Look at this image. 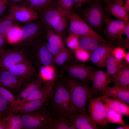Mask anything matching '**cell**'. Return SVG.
<instances>
[{
  "mask_svg": "<svg viewBox=\"0 0 129 129\" xmlns=\"http://www.w3.org/2000/svg\"><path fill=\"white\" fill-rule=\"evenodd\" d=\"M126 63L125 61L118 60L113 56L112 53L108 55L107 58L106 67V73L109 76L114 75Z\"/></svg>",
  "mask_w": 129,
  "mask_h": 129,
  "instance_id": "obj_32",
  "label": "cell"
},
{
  "mask_svg": "<svg viewBox=\"0 0 129 129\" xmlns=\"http://www.w3.org/2000/svg\"><path fill=\"white\" fill-rule=\"evenodd\" d=\"M13 21L9 15L0 19V34L6 35L14 25Z\"/></svg>",
  "mask_w": 129,
  "mask_h": 129,
  "instance_id": "obj_36",
  "label": "cell"
},
{
  "mask_svg": "<svg viewBox=\"0 0 129 129\" xmlns=\"http://www.w3.org/2000/svg\"><path fill=\"white\" fill-rule=\"evenodd\" d=\"M8 0H0V16L3 15L7 8Z\"/></svg>",
  "mask_w": 129,
  "mask_h": 129,
  "instance_id": "obj_47",
  "label": "cell"
},
{
  "mask_svg": "<svg viewBox=\"0 0 129 129\" xmlns=\"http://www.w3.org/2000/svg\"><path fill=\"white\" fill-rule=\"evenodd\" d=\"M67 89L71 101L79 113L89 115L86 110L87 102L93 93L89 84L74 79L69 75L61 80Z\"/></svg>",
  "mask_w": 129,
  "mask_h": 129,
  "instance_id": "obj_1",
  "label": "cell"
},
{
  "mask_svg": "<svg viewBox=\"0 0 129 129\" xmlns=\"http://www.w3.org/2000/svg\"><path fill=\"white\" fill-rule=\"evenodd\" d=\"M6 41V35L0 34V49H3Z\"/></svg>",
  "mask_w": 129,
  "mask_h": 129,
  "instance_id": "obj_48",
  "label": "cell"
},
{
  "mask_svg": "<svg viewBox=\"0 0 129 129\" xmlns=\"http://www.w3.org/2000/svg\"><path fill=\"white\" fill-rule=\"evenodd\" d=\"M126 22L118 19L112 20L108 16L105 18L104 20V24L105 25L104 32L109 42L112 43L123 38Z\"/></svg>",
  "mask_w": 129,
  "mask_h": 129,
  "instance_id": "obj_13",
  "label": "cell"
},
{
  "mask_svg": "<svg viewBox=\"0 0 129 129\" xmlns=\"http://www.w3.org/2000/svg\"><path fill=\"white\" fill-rule=\"evenodd\" d=\"M91 54L88 51L79 48L74 51L75 59L83 63L90 60Z\"/></svg>",
  "mask_w": 129,
  "mask_h": 129,
  "instance_id": "obj_39",
  "label": "cell"
},
{
  "mask_svg": "<svg viewBox=\"0 0 129 129\" xmlns=\"http://www.w3.org/2000/svg\"><path fill=\"white\" fill-rule=\"evenodd\" d=\"M52 92L42 99L27 101L10 108L9 111L16 114L28 113L34 112L47 105L51 97Z\"/></svg>",
  "mask_w": 129,
  "mask_h": 129,
  "instance_id": "obj_16",
  "label": "cell"
},
{
  "mask_svg": "<svg viewBox=\"0 0 129 129\" xmlns=\"http://www.w3.org/2000/svg\"><path fill=\"white\" fill-rule=\"evenodd\" d=\"M106 106L107 110V118L108 123L122 125L126 124L123 119L122 115L114 111L107 106Z\"/></svg>",
  "mask_w": 129,
  "mask_h": 129,
  "instance_id": "obj_35",
  "label": "cell"
},
{
  "mask_svg": "<svg viewBox=\"0 0 129 129\" xmlns=\"http://www.w3.org/2000/svg\"><path fill=\"white\" fill-rule=\"evenodd\" d=\"M8 15L13 20L25 24L35 21L39 18L37 13L25 5H19L9 0L7 8Z\"/></svg>",
  "mask_w": 129,
  "mask_h": 129,
  "instance_id": "obj_8",
  "label": "cell"
},
{
  "mask_svg": "<svg viewBox=\"0 0 129 129\" xmlns=\"http://www.w3.org/2000/svg\"><path fill=\"white\" fill-rule=\"evenodd\" d=\"M104 44L105 43L94 38L87 36H82L79 37L78 47L91 54L96 49Z\"/></svg>",
  "mask_w": 129,
  "mask_h": 129,
  "instance_id": "obj_27",
  "label": "cell"
},
{
  "mask_svg": "<svg viewBox=\"0 0 129 129\" xmlns=\"http://www.w3.org/2000/svg\"><path fill=\"white\" fill-rule=\"evenodd\" d=\"M69 18V16L66 13H64L60 16L52 27L54 32L63 40L66 36Z\"/></svg>",
  "mask_w": 129,
  "mask_h": 129,
  "instance_id": "obj_29",
  "label": "cell"
},
{
  "mask_svg": "<svg viewBox=\"0 0 129 129\" xmlns=\"http://www.w3.org/2000/svg\"><path fill=\"white\" fill-rule=\"evenodd\" d=\"M90 81L93 82L91 87L94 94L100 93L104 87L111 82L109 76L106 72L102 70L94 71L91 75Z\"/></svg>",
  "mask_w": 129,
  "mask_h": 129,
  "instance_id": "obj_19",
  "label": "cell"
},
{
  "mask_svg": "<svg viewBox=\"0 0 129 129\" xmlns=\"http://www.w3.org/2000/svg\"><path fill=\"white\" fill-rule=\"evenodd\" d=\"M46 27L39 18L37 20L25 24L22 27L20 45L28 46L44 38Z\"/></svg>",
  "mask_w": 129,
  "mask_h": 129,
  "instance_id": "obj_7",
  "label": "cell"
},
{
  "mask_svg": "<svg viewBox=\"0 0 129 129\" xmlns=\"http://www.w3.org/2000/svg\"><path fill=\"white\" fill-rule=\"evenodd\" d=\"M115 129H129V125L126 124L122 125L116 128Z\"/></svg>",
  "mask_w": 129,
  "mask_h": 129,
  "instance_id": "obj_53",
  "label": "cell"
},
{
  "mask_svg": "<svg viewBox=\"0 0 129 129\" xmlns=\"http://www.w3.org/2000/svg\"><path fill=\"white\" fill-rule=\"evenodd\" d=\"M36 12L46 27L52 28L60 16L66 13L58 5L56 0Z\"/></svg>",
  "mask_w": 129,
  "mask_h": 129,
  "instance_id": "obj_10",
  "label": "cell"
},
{
  "mask_svg": "<svg viewBox=\"0 0 129 129\" xmlns=\"http://www.w3.org/2000/svg\"><path fill=\"white\" fill-rule=\"evenodd\" d=\"M100 93L102 96L116 99L129 104V89L117 86L104 87Z\"/></svg>",
  "mask_w": 129,
  "mask_h": 129,
  "instance_id": "obj_20",
  "label": "cell"
},
{
  "mask_svg": "<svg viewBox=\"0 0 129 129\" xmlns=\"http://www.w3.org/2000/svg\"><path fill=\"white\" fill-rule=\"evenodd\" d=\"M45 39V45L47 50L53 57L59 51V48L53 43Z\"/></svg>",
  "mask_w": 129,
  "mask_h": 129,
  "instance_id": "obj_45",
  "label": "cell"
},
{
  "mask_svg": "<svg viewBox=\"0 0 129 129\" xmlns=\"http://www.w3.org/2000/svg\"><path fill=\"white\" fill-rule=\"evenodd\" d=\"M62 69L72 78L88 84L91 82L90 78L91 74L95 70L92 66L80 63L64 65Z\"/></svg>",
  "mask_w": 129,
  "mask_h": 129,
  "instance_id": "obj_12",
  "label": "cell"
},
{
  "mask_svg": "<svg viewBox=\"0 0 129 129\" xmlns=\"http://www.w3.org/2000/svg\"><path fill=\"white\" fill-rule=\"evenodd\" d=\"M28 83L7 70H0V84L14 95L17 96Z\"/></svg>",
  "mask_w": 129,
  "mask_h": 129,
  "instance_id": "obj_11",
  "label": "cell"
},
{
  "mask_svg": "<svg viewBox=\"0 0 129 129\" xmlns=\"http://www.w3.org/2000/svg\"><path fill=\"white\" fill-rule=\"evenodd\" d=\"M17 3H19L20 5H26L27 0H8Z\"/></svg>",
  "mask_w": 129,
  "mask_h": 129,
  "instance_id": "obj_50",
  "label": "cell"
},
{
  "mask_svg": "<svg viewBox=\"0 0 129 129\" xmlns=\"http://www.w3.org/2000/svg\"><path fill=\"white\" fill-rule=\"evenodd\" d=\"M114 48L112 44H103L91 54L90 60L94 65L100 68L106 67L108 57Z\"/></svg>",
  "mask_w": 129,
  "mask_h": 129,
  "instance_id": "obj_17",
  "label": "cell"
},
{
  "mask_svg": "<svg viewBox=\"0 0 129 129\" xmlns=\"http://www.w3.org/2000/svg\"><path fill=\"white\" fill-rule=\"evenodd\" d=\"M47 106L32 112L17 113L20 118L22 129H48L54 116Z\"/></svg>",
  "mask_w": 129,
  "mask_h": 129,
  "instance_id": "obj_4",
  "label": "cell"
},
{
  "mask_svg": "<svg viewBox=\"0 0 129 129\" xmlns=\"http://www.w3.org/2000/svg\"><path fill=\"white\" fill-rule=\"evenodd\" d=\"M79 37L72 34H69L64 40L67 48L71 51H74L79 48Z\"/></svg>",
  "mask_w": 129,
  "mask_h": 129,
  "instance_id": "obj_37",
  "label": "cell"
},
{
  "mask_svg": "<svg viewBox=\"0 0 129 129\" xmlns=\"http://www.w3.org/2000/svg\"><path fill=\"white\" fill-rule=\"evenodd\" d=\"M28 59L23 47L0 49V70H7L10 67Z\"/></svg>",
  "mask_w": 129,
  "mask_h": 129,
  "instance_id": "obj_9",
  "label": "cell"
},
{
  "mask_svg": "<svg viewBox=\"0 0 129 129\" xmlns=\"http://www.w3.org/2000/svg\"><path fill=\"white\" fill-rule=\"evenodd\" d=\"M71 51L66 47L60 50L53 57V64L55 66H62L70 59H75L74 56L72 55Z\"/></svg>",
  "mask_w": 129,
  "mask_h": 129,
  "instance_id": "obj_31",
  "label": "cell"
},
{
  "mask_svg": "<svg viewBox=\"0 0 129 129\" xmlns=\"http://www.w3.org/2000/svg\"><path fill=\"white\" fill-rule=\"evenodd\" d=\"M113 45L116 47H119L125 48L129 51V37H126V38L123 37L121 39L117 40L113 43Z\"/></svg>",
  "mask_w": 129,
  "mask_h": 129,
  "instance_id": "obj_46",
  "label": "cell"
},
{
  "mask_svg": "<svg viewBox=\"0 0 129 129\" xmlns=\"http://www.w3.org/2000/svg\"><path fill=\"white\" fill-rule=\"evenodd\" d=\"M111 82L114 86L129 89V66L126 63L112 76Z\"/></svg>",
  "mask_w": 129,
  "mask_h": 129,
  "instance_id": "obj_25",
  "label": "cell"
},
{
  "mask_svg": "<svg viewBox=\"0 0 129 129\" xmlns=\"http://www.w3.org/2000/svg\"><path fill=\"white\" fill-rule=\"evenodd\" d=\"M44 38L39 39L28 45L31 47V59L29 60L37 71L42 66L53 64V57L46 47Z\"/></svg>",
  "mask_w": 129,
  "mask_h": 129,
  "instance_id": "obj_6",
  "label": "cell"
},
{
  "mask_svg": "<svg viewBox=\"0 0 129 129\" xmlns=\"http://www.w3.org/2000/svg\"><path fill=\"white\" fill-rule=\"evenodd\" d=\"M48 129H76L68 118L59 116L54 117Z\"/></svg>",
  "mask_w": 129,
  "mask_h": 129,
  "instance_id": "obj_30",
  "label": "cell"
},
{
  "mask_svg": "<svg viewBox=\"0 0 129 129\" xmlns=\"http://www.w3.org/2000/svg\"><path fill=\"white\" fill-rule=\"evenodd\" d=\"M67 33L75 35L79 37H90L95 38L104 43L111 44L109 41L100 36L92 29L73 9L69 16Z\"/></svg>",
  "mask_w": 129,
  "mask_h": 129,
  "instance_id": "obj_5",
  "label": "cell"
},
{
  "mask_svg": "<svg viewBox=\"0 0 129 129\" xmlns=\"http://www.w3.org/2000/svg\"><path fill=\"white\" fill-rule=\"evenodd\" d=\"M102 2L104 3L106 6H108L113 3L115 0H100Z\"/></svg>",
  "mask_w": 129,
  "mask_h": 129,
  "instance_id": "obj_51",
  "label": "cell"
},
{
  "mask_svg": "<svg viewBox=\"0 0 129 129\" xmlns=\"http://www.w3.org/2000/svg\"><path fill=\"white\" fill-rule=\"evenodd\" d=\"M21 30L19 26L14 25L6 35L7 42L11 44L20 45Z\"/></svg>",
  "mask_w": 129,
  "mask_h": 129,
  "instance_id": "obj_33",
  "label": "cell"
},
{
  "mask_svg": "<svg viewBox=\"0 0 129 129\" xmlns=\"http://www.w3.org/2000/svg\"><path fill=\"white\" fill-rule=\"evenodd\" d=\"M44 38L46 40L56 45L60 50L66 47L63 39L54 32L52 28L46 27Z\"/></svg>",
  "mask_w": 129,
  "mask_h": 129,
  "instance_id": "obj_34",
  "label": "cell"
},
{
  "mask_svg": "<svg viewBox=\"0 0 129 129\" xmlns=\"http://www.w3.org/2000/svg\"><path fill=\"white\" fill-rule=\"evenodd\" d=\"M56 81L49 84H43L35 90L23 103L39 100L48 95L52 92Z\"/></svg>",
  "mask_w": 129,
  "mask_h": 129,
  "instance_id": "obj_26",
  "label": "cell"
},
{
  "mask_svg": "<svg viewBox=\"0 0 129 129\" xmlns=\"http://www.w3.org/2000/svg\"><path fill=\"white\" fill-rule=\"evenodd\" d=\"M49 102L50 109L54 116L68 117L74 113H79L72 103L68 91L61 80L56 82Z\"/></svg>",
  "mask_w": 129,
  "mask_h": 129,
  "instance_id": "obj_2",
  "label": "cell"
},
{
  "mask_svg": "<svg viewBox=\"0 0 129 129\" xmlns=\"http://www.w3.org/2000/svg\"><path fill=\"white\" fill-rule=\"evenodd\" d=\"M37 73V78L43 84H49L56 81L62 74V73H57L55 67L53 64L41 67Z\"/></svg>",
  "mask_w": 129,
  "mask_h": 129,
  "instance_id": "obj_21",
  "label": "cell"
},
{
  "mask_svg": "<svg viewBox=\"0 0 129 129\" xmlns=\"http://www.w3.org/2000/svg\"><path fill=\"white\" fill-rule=\"evenodd\" d=\"M68 118L76 129H97V124L89 115L75 113L69 116Z\"/></svg>",
  "mask_w": 129,
  "mask_h": 129,
  "instance_id": "obj_18",
  "label": "cell"
},
{
  "mask_svg": "<svg viewBox=\"0 0 129 129\" xmlns=\"http://www.w3.org/2000/svg\"><path fill=\"white\" fill-rule=\"evenodd\" d=\"M0 94L11 104L15 100L14 95L10 91L0 84Z\"/></svg>",
  "mask_w": 129,
  "mask_h": 129,
  "instance_id": "obj_42",
  "label": "cell"
},
{
  "mask_svg": "<svg viewBox=\"0 0 129 129\" xmlns=\"http://www.w3.org/2000/svg\"><path fill=\"white\" fill-rule=\"evenodd\" d=\"M58 5L69 16L73 9L71 0H56Z\"/></svg>",
  "mask_w": 129,
  "mask_h": 129,
  "instance_id": "obj_40",
  "label": "cell"
},
{
  "mask_svg": "<svg viewBox=\"0 0 129 129\" xmlns=\"http://www.w3.org/2000/svg\"><path fill=\"white\" fill-rule=\"evenodd\" d=\"M102 2L100 0H93L77 13L94 30H101L104 19L108 16Z\"/></svg>",
  "mask_w": 129,
  "mask_h": 129,
  "instance_id": "obj_3",
  "label": "cell"
},
{
  "mask_svg": "<svg viewBox=\"0 0 129 129\" xmlns=\"http://www.w3.org/2000/svg\"><path fill=\"white\" fill-rule=\"evenodd\" d=\"M3 117L0 115V129H4L2 120Z\"/></svg>",
  "mask_w": 129,
  "mask_h": 129,
  "instance_id": "obj_54",
  "label": "cell"
},
{
  "mask_svg": "<svg viewBox=\"0 0 129 129\" xmlns=\"http://www.w3.org/2000/svg\"><path fill=\"white\" fill-rule=\"evenodd\" d=\"M73 4V10L76 13L82 8L85 4H88L93 0H71Z\"/></svg>",
  "mask_w": 129,
  "mask_h": 129,
  "instance_id": "obj_44",
  "label": "cell"
},
{
  "mask_svg": "<svg viewBox=\"0 0 129 129\" xmlns=\"http://www.w3.org/2000/svg\"><path fill=\"white\" fill-rule=\"evenodd\" d=\"M124 2V0H115L111 4L104 8L117 19L125 22H129L128 13L123 8Z\"/></svg>",
  "mask_w": 129,
  "mask_h": 129,
  "instance_id": "obj_24",
  "label": "cell"
},
{
  "mask_svg": "<svg viewBox=\"0 0 129 129\" xmlns=\"http://www.w3.org/2000/svg\"><path fill=\"white\" fill-rule=\"evenodd\" d=\"M4 129H21L22 125L19 115L8 111L2 118Z\"/></svg>",
  "mask_w": 129,
  "mask_h": 129,
  "instance_id": "obj_28",
  "label": "cell"
},
{
  "mask_svg": "<svg viewBox=\"0 0 129 129\" xmlns=\"http://www.w3.org/2000/svg\"><path fill=\"white\" fill-rule=\"evenodd\" d=\"M43 84L37 78L29 83L18 94L15 101L11 104L10 108L22 103L35 90Z\"/></svg>",
  "mask_w": 129,
  "mask_h": 129,
  "instance_id": "obj_22",
  "label": "cell"
},
{
  "mask_svg": "<svg viewBox=\"0 0 129 129\" xmlns=\"http://www.w3.org/2000/svg\"><path fill=\"white\" fill-rule=\"evenodd\" d=\"M10 103L0 94V115L4 116L9 111Z\"/></svg>",
  "mask_w": 129,
  "mask_h": 129,
  "instance_id": "obj_41",
  "label": "cell"
},
{
  "mask_svg": "<svg viewBox=\"0 0 129 129\" xmlns=\"http://www.w3.org/2000/svg\"><path fill=\"white\" fill-rule=\"evenodd\" d=\"M126 53L123 48L119 47H114L112 51V54L117 59L123 61L124 59Z\"/></svg>",
  "mask_w": 129,
  "mask_h": 129,
  "instance_id": "obj_43",
  "label": "cell"
},
{
  "mask_svg": "<svg viewBox=\"0 0 129 129\" xmlns=\"http://www.w3.org/2000/svg\"><path fill=\"white\" fill-rule=\"evenodd\" d=\"M124 1L123 8L128 13L129 12V0H124Z\"/></svg>",
  "mask_w": 129,
  "mask_h": 129,
  "instance_id": "obj_49",
  "label": "cell"
},
{
  "mask_svg": "<svg viewBox=\"0 0 129 129\" xmlns=\"http://www.w3.org/2000/svg\"><path fill=\"white\" fill-rule=\"evenodd\" d=\"M97 97L98 100L104 103L107 107L114 111L122 115L129 116V106L125 102L119 100L102 96Z\"/></svg>",
  "mask_w": 129,
  "mask_h": 129,
  "instance_id": "obj_23",
  "label": "cell"
},
{
  "mask_svg": "<svg viewBox=\"0 0 129 129\" xmlns=\"http://www.w3.org/2000/svg\"><path fill=\"white\" fill-rule=\"evenodd\" d=\"M124 59L125 62L128 64H129V52L126 53Z\"/></svg>",
  "mask_w": 129,
  "mask_h": 129,
  "instance_id": "obj_52",
  "label": "cell"
},
{
  "mask_svg": "<svg viewBox=\"0 0 129 129\" xmlns=\"http://www.w3.org/2000/svg\"><path fill=\"white\" fill-rule=\"evenodd\" d=\"M89 101V104L87 111L90 116L97 124L102 126L107 125L108 122L105 104L97 97H92Z\"/></svg>",
  "mask_w": 129,
  "mask_h": 129,
  "instance_id": "obj_14",
  "label": "cell"
},
{
  "mask_svg": "<svg viewBox=\"0 0 129 129\" xmlns=\"http://www.w3.org/2000/svg\"><path fill=\"white\" fill-rule=\"evenodd\" d=\"M56 0H27L26 5L36 12Z\"/></svg>",
  "mask_w": 129,
  "mask_h": 129,
  "instance_id": "obj_38",
  "label": "cell"
},
{
  "mask_svg": "<svg viewBox=\"0 0 129 129\" xmlns=\"http://www.w3.org/2000/svg\"><path fill=\"white\" fill-rule=\"evenodd\" d=\"M7 70L28 83L37 78V71L28 59L11 66Z\"/></svg>",
  "mask_w": 129,
  "mask_h": 129,
  "instance_id": "obj_15",
  "label": "cell"
}]
</instances>
